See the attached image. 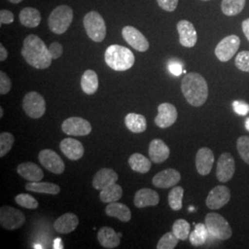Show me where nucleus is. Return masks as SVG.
Instances as JSON below:
<instances>
[{"instance_id":"obj_49","label":"nucleus","mask_w":249,"mask_h":249,"mask_svg":"<svg viewBox=\"0 0 249 249\" xmlns=\"http://www.w3.org/2000/svg\"><path fill=\"white\" fill-rule=\"evenodd\" d=\"M8 57V51L4 47V45H0V61H5Z\"/></svg>"},{"instance_id":"obj_34","label":"nucleus","mask_w":249,"mask_h":249,"mask_svg":"<svg viewBox=\"0 0 249 249\" xmlns=\"http://www.w3.org/2000/svg\"><path fill=\"white\" fill-rule=\"evenodd\" d=\"M246 0H223L222 10L226 16H236L245 8Z\"/></svg>"},{"instance_id":"obj_1","label":"nucleus","mask_w":249,"mask_h":249,"mask_svg":"<svg viewBox=\"0 0 249 249\" xmlns=\"http://www.w3.org/2000/svg\"><path fill=\"white\" fill-rule=\"evenodd\" d=\"M21 54L30 66L37 70L49 68L53 60L49 48H47L44 41L36 35H30L24 39Z\"/></svg>"},{"instance_id":"obj_26","label":"nucleus","mask_w":249,"mask_h":249,"mask_svg":"<svg viewBox=\"0 0 249 249\" xmlns=\"http://www.w3.org/2000/svg\"><path fill=\"white\" fill-rule=\"evenodd\" d=\"M106 213L109 217H115L123 223H127L131 220V212L126 205L120 202L108 203L106 208Z\"/></svg>"},{"instance_id":"obj_15","label":"nucleus","mask_w":249,"mask_h":249,"mask_svg":"<svg viewBox=\"0 0 249 249\" xmlns=\"http://www.w3.org/2000/svg\"><path fill=\"white\" fill-rule=\"evenodd\" d=\"M178 119V110L175 106L169 103H163L158 107V115L154 122L160 128L169 127L175 124Z\"/></svg>"},{"instance_id":"obj_38","label":"nucleus","mask_w":249,"mask_h":249,"mask_svg":"<svg viewBox=\"0 0 249 249\" xmlns=\"http://www.w3.org/2000/svg\"><path fill=\"white\" fill-rule=\"evenodd\" d=\"M178 237L175 235V233L173 231L166 232L163 236H161L158 245H157V249H174L178 244Z\"/></svg>"},{"instance_id":"obj_6","label":"nucleus","mask_w":249,"mask_h":249,"mask_svg":"<svg viewBox=\"0 0 249 249\" xmlns=\"http://www.w3.org/2000/svg\"><path fill=\"white\" fill-rule=\"evenodd\" d=\"M83 25L89 38L96 43H101L107 36L105 19L97 11H89L83 18Z\"/></svg>"},{"instance_id":"obj_20","label":"nucleus","mask_w":249,"mask_h":249,"mask_svg":"<svg viewBox=\"0 0 249 249\" xmlns=\"http://www.w3.org/2000/svg\"><path fill=\"white\" fill-rule=\"evenodd\" d=\"M60 150L65 156L72 160H80L84 154V147L79 141L71 138L64 139L60 142Z\"/></svg>"},{"instance_id":"obj_28","label":"nucleus","mask_w":249,"mask_h":249,"mask_svg":"<svg viewBox=\"0 0 249 249\" xmlns=\"http://www.w3.org/2000/svg\"><path fill=\"white\" fill-rule=\"evenodd\" d=\"M125 126L133 133H142L147 129V120L145 116L136 113H130L124 117Z\"/></svg>"},{"instance_id":"obj_31","label":"nucleus","mask_w":249,"mask_h":249,"mask_svg":"<svg viewBox=\"0 0 249 249\" xmlns=\"http://www.w3.org/2000/svg\"><path fill=\"white\" fill-rule=\"evenodd\" d=\"M128 163L131 169L141 174H147L151 168V161L141 153H134L129 159Z\"/></svg>"},{"instance_id":"obj_10","label":"nucleus","mask_w":249,"mask_h":249,"mask_svg":"<svg viewBox=\"0 0 249 249\" xmlns=\"http://www.w3.org/2000/svg\"><path fill=\"white\" fill-rule=\"evenodd\" d=\"M38 159L45 169L53 174L61 175L65 171V163L55 151L49 149L43 150L40 151Z\"/></svg>"},{"instance_id":"obj_29","label":"nucleus","mask_w":249,"mask_h":249,"mask_svg":"<svg viewBox=\"0 0 249 249\" xmlns=\"http://www.w3.org/2000/svg\"><path fill=\"white\" fill-rule=\"evenodd\" d=\"M25 188L28 191L49 194V195H57L60 192V187L53 183L48 182H29L25 185Z\"/></svg>"},{"instance_id":"obj_44","label":"nucleus","mask_w":249,"mask_h":249,"mask_svg":"<svg viewBox=\"0 0 249 249\" xmlns=\"http://www.w3.org/2000/svg\"><path fill=\"white\" fill-rule=\"evenodd\" d=\"M156 1H157L158 5L160 6V8L163 10L172 12L178 8L179 0H156Z\"/></svg>"},{"instance_id":"obj_27","label":"nucleus","mask_w":249,"mask_h":249,"mask_svg":"<svg viewBox=\"0 0 249 249\" xmlns=\"http://www.w3.org/2000/svg\"><path fill=\"white\" fill-rule=\"evenodd\" d=\"M80 86L86 94H94L97 91L99 87L98 76L96 72L91 70H88L84 72L80 80Z\"/></svg>"},{"instance_id":"obj_9","label":"nucleus","mask_w":249,"mask_h":249,"mask_svg":"<svg viewBox=\"0 0 249 249\" xmlns=\"http://www.w3.org/2000/svg\"><path fill=\"white\" fill-rule=\"evenodd\" d=\"M240 43V38L237 36H226L216 46L215 55L220 61L227 62L238 51Z\"/></svg>"},{"instance_id":"obj_4","label":"nucleus","mask_w":249,"mask_h":249,"mask_svg":"<svg viewBox=\"0 0 249 249\" xmlns=\"http://www.w3.org/2000/svg\"><path fill=\"white\" fill-rule=\"evenodd\" d=\"M73 10L67 5L58 6L53 9L48 18V26L55 35L65 34L71 24Z\"/></svg>"},{"instance_id":"obj_12","label":"nucleus","mask_w":249,"mask_h":249,"mask_svg":"<svg viewBox=\"0 0 249 249\" xmlns=\"http://www.w3.org/2000/svg\"><path fill=\"white\" fill-rule=\"evenodd\" d=\"M231 198L230 189L225 186H217L207 196L206 205L211 210H219L227 204Z\"/></svg>"},{"instance_id":"obj_19","label":"nucleus","mask_w":249,"mask_h":249,"mask_svg":"<svg viewBox=\"0 0 249 249\" xmlns=\"http://www.w3.org/2000/svg\"><path fill=\"white\" fill-rule=\"evenodd\" d=\"M160 196L159 194L151 188H142L135 194L134 205L139 208L143 209L145 207H152L159 204Z\"/></svg>"},{"instance_id":"obj_36","label":"nucleus","mask_w":249,"mask_h":249,"mask_svg":"<svg viewBox=\"0 0 249 249\" xmlns=\"http://www.w3.org/2000/svg\"><path fill=\"white\" fill-rule=\"evenodd\" d=\"M173 232L179 240H187L190 234V224L184 219L177 220L173 225Z\"/></svg>"},{"instance_id":"obj_39","label":"nucleus","mask_w":249,"mask_h":249,"mask_svg":"<svg viewBox=\"0 0 249 249\" xmlns=\"http://www.w3.org/2000/svg\"><path fill=\"white\" fill-rule=\"evenodd\" d=\"M15 201L19 206L30 210H36L39 206V203L36 198L29 194H18V196L15 197Z\"/></svg>"},{"instance_id":"obj_51","label":"nucleus","mask_w":249,"mask_h":249,"mask_svg":"<svg viewBox=\"0 0 249 249\" xmlns=\"http://www.w3.org/2000/svg\"><path fill=\"white\" fill-rule=\"evenodd\" d=\"M246 128H247V130L249 131V117L246 120Z\"/></svg>"},{"instance_id":"obj_32","label":"nucleus","mask_w":249,"mask_h":249,"mask_svg":"<svg viewBox=\"0 0 249 249\" xmlns=\"http://www.w3.org/2000/svg\"><path fill=\"white\" fill-rule=\"evenodd\" d=\"M123 195V189L117 184H113L105 189L100 190V199L105 203L118 201Z\"/></svg>"},{"instance_id":"obj_30","label":"nucleus","mask_w":249,"mask_h":249,"mask_svg":"<svg viewBox=\"0 0 249 249\" xmlns=\"http://www.w3.org/2000/svg\"><path fill=\"white\" fill-rule=\"evenodd\" d=\"M19 21L23 26L36 28L41 22V13L35 8H25L19 12Z\"/></svg>"},{"instance_id":"obj_40","label":"nucleus","mask_w":249,"mask_h":249,"mask_svg":"<svg viewBox=\"0 0 249 249\" xmlns=\"http://www.w3.org/2000/svg\"><path fill=\"white\" fill-rule=\"evenodd\" d=\"M237 151L241 156V158L245 162L249 164V137L248 136H242L236 143Z\"/></svg>"},{"instance_id":"obj_47","label":"nucleus","mask_w":249,"mask_h":249,"mask_svg":"<svg viewBox=\"0 0 249 249\" xmlns=\"http://www.w3.org/2000/svg\"><path fill=\"white\" fill-rule=\"evenodd\" d=\"M168 69L173 75L180 76L183 73V66L178 61H171L168 64Z\"/></svg>"},{"instance_id":"obj_41","label":"nucleus","mask_w":249,"mask_h":249,"mask_svg":"<svg viewBox=\"0 0 249 249\" xmlns=\"http://www.w3.org/2000/svg\"><path fill=\"white\" fill-rule=\"evenodd\" d=\"M235 66L242 71L249 73V51H242L236 55Z\"/></svg>"},{"instance_id":"obj_43","label":"nucleus","mask_w":249,"mask_h":249,"mask_svg":"<svg viewBox=\"0 0 249 249\" xmlns=\"http://www.w3.org/2000/svg\"><path fill=\"white\" fill-rule=\"evenodd\" d=\"M232 107H233V110L234 112L237 114V115H240V116H246L249 113V105H248L247 103L245 102H242V101H234L232 103Z\"/></svg>"},{"instance_id":"obj_21","label":"nucleus","mask_w":249,"mask_h":249,"mask_svg":"<svg viewBox=\"0 0 249 249\" xmlns=\"http://www.w3.org/2000/svg\"><path fill=\"white\" fill-rule=\"evenodd\" d=\"M118 176L116 172L110 168H103L95 174L92 180V187L97 190L105 189L113 184H116Z\"/></svg>"},{"instance_id":"obj_50","label":"nucleus","mask_w":249,"mask_h":249,"mask_svg":"<svg viewBox=\"0 0 249 249\" xmlns=\"http://www.w3.org/2000/svg\"><path fill=\"white\" fill-rule=\"evenodd\" d=\"M9 2H11V3H13V4H18V3H20L22 0H9Z\"/></svg>"},{"instance_id":"obj_2","label":"nucleus","mask_w":249,"mask_h":249,"mask_svg":"<svg viewBox=\"0 0 249 249\" xmlns=\"http://www.w3.org/2000/svg\"><path fill=\"white\" fill-rule=\"evenodd\" d=\"M181 89L189 105L192 107L203 106L209 95V88L204 78L195 72L187 74L181 82Z\"/></svg>"},{"instance_id":"obj_8","label":"nucleus","mask_w":249,"mask_h":249,"mask_svg":"<svg viewBox=\"0 0 249 249\" xmlns=\"http://www.w3.org/2000/svg\"><path fill=\"white\" fill-rule=\"evenodd\" d=\"M26 221L25 215L17 209L10 206H3L0 209L1 226L9 231L20 228Z\"/></svg>"},{"instance_id":"obj_22","label":"nucleus","mask_w":249,"mask_h":249,"mask_svg":"<svg viewBox=\"0 0 249 249\" xmlns=\"http://www.w3.org/2000/svg\"><path fill=\"white\" fill-rule=\"evenodd\" d=\"M149 155L152 162L160 163L169 158L168 146L160 139L153 140L149 146Z\"/></svg>"},{"instance_id":"obj_5","label":"nucleus","mask_w":249,"mask_h":249,"mask_svg":"<svg viewBox=\"0 0 249 249\" xmlns=\"http://www.w3.org/2000/svg\"><path fill=\"white\" fill-rule=\"evenodd\" d=\"M205 224L210 232V235L218 240H227L232 234L230 224L220 214L215 213L207 214L205 218Z\"/></svg>"},{"instance_id":"obj_33","label":"nucleus","mask_w":249,"mask_h":249,"mask_svg":"<svg viewBox=\"0 0 249 249\" xmlns=\"http://www.w3.org/2000/svg\"><path fill=\"white\" fill-rule=\"evenodd\" d=\"M210 235V232L207 229L205 223H197L195 225V230L190 232L189 234V241L192 246L199 247L206 243Z\"/></svg>"},{"instance_id":"obj_13","label":"nucleus","mask_w":249,"mask_h":249,"mask_svg":"<svg viewBox=\"0 0 249 249\" xmlns=\"http://www.w3.org/2000/svg\"><path fill=\"white\" fill-rule=\"evenodd\" d=\"M124 41L139 52H145L149 49L150 44L142 34L132 26H125L122 30Z\"/></svg>"},{"instance_id":"obj_25","label":"nucleus","mask_w":249,"mask_h":249,"mask_svg":"<svg viewBox=\"0 0 249 249\" xmlns=\"http://www.w3.org/2000/svg\"><path fill=\"white\" fill-rule=\"evenodd\" d=\"M17 172L21 178L30 182H39L44 178V172L35 162H23L18 164Z\"/></svg>"},{"instance_id":"obj_17","label":"nucleus","mask_w":249,"mask_h":249,"mask_svg":"<svg viewBox=\"0 0 249 249\" xmlns=\"http://www.w3.org/2000/svg\"><path fill=\"white\" fill-rule=\"evenodd\" d=\"M180 180L181 175L178 170L169 168L156 174L152 178V184L159 188H169L178 185Z\"/></svg>"},{"instance_id":"obj_11","label":"nucleus","mask_w":249,"mask_h":249,"mask_svg":"<svg viewBox=\"0 0 249 249\" xmlns=\"http://www.w3.org/2000/svg\"><path fill=\"white\" fill-rule=\"evenodd\" d=\"M91 129L89 121L81 117H70L62 124L63 132L71 136H87L91 132Z\"/></svg>"},{"instance_id":"obj_37","label":"nucleus","mask_w":249,"mask_h":249,"mask_svg":"<svg viewBox=\"0 0 249 249\" xmlns=\"http://www.w3.org/2000/svg\"><path fill=\"white\" fill-rule=\"evenodd\" d=\"M15 139L13 135L9 132L0 134V157H4L11 150Z\"/></svg>"},{"instance_id":"obj_45","label":"nucleus","mask_w":249,"mask_h":249,"mask_svg":"<svg viewBox=\"0 0 249 249\" xmlns=\"http://www.w3.org/2000/svg\"><path fill=\"white\" fill-rule=\"evenodd\" d=\"M14 21V15L11 11L7 9H2L0 11V26L3 24H10Z\"/></svg>"},{"instance_id":"obj_3","label":"nucleus","mask_w":249,"mask_h":249,"mask_svg":"<svg viewBox=\"0 0 249 249\" xmlns=\"http://www.w3.org/2000/svg\"><path fill=\"white\" fill-rule=\"evenodd\" d=\"M105 60L108 67L116 71H124L133 67L135 55L128 48L122 45H112L107 47Z\"/></svg>"},{"instance_id":"obj_52","label":"nucleus","mask_w":249,"mask_h":249,"mask_svg":"<svg viewBox=\"0 0 249 249\" xmlns=\"http://www.w3.org/2000/svg\"><path fill=\"white\" fill-rule=\"evenodd\" d=\"M3 114H4V112H3V108L1 107V108H0V117H1V118L3 117Z\"/></svg>"},{"instance_id":"obj_7","label":"nucleus","mask_w":249,"mask_h":249,"mask_svg":"<svg viewBox=\"0 0 249 249\" xmlns=\"http://www.w3.org/2000/svg\"><path fill=\"white\" fill-rule=\"evenodd\" d=\"M22 108L27 116L31 118H41L46 111L45 99L36 91H30L23 98Z\"/></svg>"},{"instance_id":"obj_46","label":"nucleus","mask_w":249,"mask_h":249,"mask_svg":"<svg viewBox=\"0 0 249 249\" xmlns=\"http://www.w3.org/2000/svg\"><path fill=\"white\" fill-rule=\"evenodd\" d=\"M49 52L53 59L59 58L63 53V46L58 42H53L49 46Z\"/></svg>"},{"instance_id":"obj_48","label":"nucleus","mask_w":249,"mask_h":249,"mask_svg":"<svg viewBox=\"0 0 249 249\" xmlns=\"http://www.w3.org/2000/svg\"><path fill=\"white\" fill-rule=\"evenodd\" d=\"M242 29H243V33L245 36L247 37V39L249 41V18L245 19L242 22Z\"/></svg>"},{"instance_id":"obj_35","label":"nucleus","mask_w":249,"mask_h":249,"mask_svg":"<svg viewBox=\"0 0 249 249\" xmlns=\"http://www.w3.org/2000/svg\"><path fill=\"white\" fill-rule=\"evenodd\" d=\"M183 196L184 188L182 187H175L169 192L168 203L173 211H180L183 207Z\"/></svg>"},{"instance_id":"obj_42","label":"nucleus","mask_w":249,"mask_h":249,"mask_svg":"<svg viewBox=\"0 0 249 249\" xmlns=\"http://www.w3.org/2000/svg\"><path fill=\"white\" fill-rule=\"evenodd\" d=\"M11 80L5 72L0 71V94H7L11 89Z\"/></svg>"},{"instance_id":"obj_53","label":"nucleus","mask_w":249,"mask_h":249,"mask_svg":"<svg viewBox=\"0 0 249 249\" xmlns=\"http://www.w3.org/2000/svg\"><path fill=\"white\" fill-rule=\"evenodd\" d=\"M202 1H209V0H202Z\"/></svg>"},{"instance_id":"obj_23","label":"nucleus","mask_w":249,"mask_h":249,"mask_svg":"<svg viewBox=\"0 0 249 249\" xmlns=\"http://www.w3.org/2000/svg\"><path fill=\"white\" fill-rule=\"evenodd\" d=\"M79 225V218L76 214L69 213L63 214L53 223L54 230L59 233H70L75 231Z\"/></svg>"},{"instance_id":"obj_16","label":"nucleus","mask_w":249,"mask_h":249,"mask_svg":"<svg viewBox=\"0 0 249 249\" xmlns=\"http://www.w3.org/2000/svg\"><path fill=\"white\" fill-rule=\"evenodd\" d=\"M178 34H179V42L180 44L191 48L195 46L197 42V35L194 25L188 20H180L177 25Z\"/></svg>"},{"instance_id":"obj_14","label":"nucleus","mask_w":249,"mask_h":249,"mask_svg":"<svg viewBox=\"0 0 249 249\" xmlns=\"http://www.w3.org/2000/svg\"><path fill=\"white\" fill-rule=\"evenodd\" d=\"M235 171L234 160L230 153H223L217 162L216 177L222 183H226L231 180Z\"/></svg>"},{"instance_id":"obj_18","label":"nucleus","mask_w":249,"mask_h":249,"mask_svg":"<svg viewBox=\"0 0 249 249\" xmlns=\"http://www.w3.org/2000/svg\"><path fill=\"white\" fill-rule=\"evenodd\" d=\"M214 154L209 148H201L196 152V168L200 176H207L213 169Z\"/></svg>"},{"instance_id":"obj_24","label":"nucleus","mask_w":249,"mask_h":249,"mask_svg":"<svg viewBox=\"0 0 249 249\" xmlns=\"http://www.w3.org/2000/svg\"><path fill=\"white\" fill-rule=\"evenodd\" d=\"M100 245L107 249H116L120 245V236L118 232H116L111 227H103L101 228L97 233Z\"/></svg>"}]
</instances>
